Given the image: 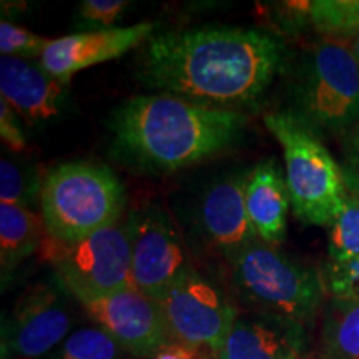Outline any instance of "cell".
<instances>
[{
    "mask_svg": "<svg viewBox=\"0 0 359 359\" xmlns=\"http://www.w3.org/2000/svg\"><path fill=\"white\" fill-rule=\"evenodd\" d=\"M285 43L245 27H201L151 35L137 74L147 88L200 105L238 110L255 105L275 80Z\"/></svg>",
    "mask_w": 359,
    "mask_h": 359,
    "instance_id": "6da1fadb",
    "label": "cell"
},
{
    "mask_svg": "<svg viewBox=\"0 0 359 359\" xmlns=\"http://www.w3.org/2000/svg\"><path fill=\"white\" fill-rule=\"evenodd\" d=\"M246 127L238 110L215 109L168 93L137 95L115 110V148L138 168L155 173L182 170L218 155Z\"/></svg>",
    "mask_w": 359,
    "mask_h": 359,
    "instance_id": "7a4b0ae2",
    "label": "cell"
},
{
    "mask_svg": "<svg viewBox=\"0 0 359 359\" xmlns=\"http://www.w3.org/2000/svg\"><path fill=\"white\" fill-rule=\"evenodd\" d=\"M238 294L255 313L309 330L323 313L326 286L320 271L258 240L226 258Z\"/></svg>",
    "mask_w": 359,
    "mask_h": 359,
    "instance_id": "3957f363",
    "label": "cell"
},
{
    "mask_svg": "<svg viewBox=\"0 0 359 359\" xmlns=\"http://www.w3.org/2000/svg\"><path fill=\"white\" fill-rule=\"evenodd\" d=\"M290 114L314 133L343 137L359 127V65L348 43L321 39L298 58Z\"/></svg>",
    "mask_w": 359,
    "mask_h": 359,
    "instance_id": "277c9868",
    "label": "cell"
},
{
    "mask_svg": "<svg viewBox=\"0 0 359 359\" xmlns=\"http://www.w3.org/2000/svg\"><path fill=\"white\" fill-rule=\"evenodd\" d=\"M39 201L45 233L72 243L118 223L125 188L105 165L70 161L45 175Z\"/></svg>",
    "mask_w": 359,
    "mask_h": 359,
    "instance_id": "5b68a950",
    "label": "cell"
},
{
    "mask_svg": "<svg viewBox=\"0 0 359 359\" xmlns=\"http://www.w3.org/2000/svg\"><path fill=\"white\" fill-rule=\"evenodd\" d=\"M264 125L283 148L286 187L296 219L311 226H331L348 195L338 161L320 135L290 111L264 115Z\"/></svg>",
    "mask_w": 359,
    "mask_h": 359,
    "instance_id": "8992f818",
    "label": "cell"
},
{
    "mask_svg": "<svg viewBox=\"0 0 359 359\" xmlns=\"http://www.w3.org/2000/svg\"><path fill=\"white\" fill-rule=\"evenodd\" d=\"M40 255L55 268L58 285L77 302L132 286L128 224L115 223L72 243L58 241L45 233Z\"/></svg>",
    "mask_w": 359,
    "mask_h": 359,
    "instance_id": "52a82bcc",
    "label": "cell"
},
{
    "mask_svg": "<svg viewBox=\"0 0 359 359\" xmlns=\"http://www.w3.org/2000/svg\"><path fill=\"white\" fill-rule=\"evenodd\" d=\"M163 311L170 339L210 349L217 356L240 309L208 278L190 268L156 299Z\"/></svg>",
    "mask_w": 359,
    "mask_h": 359,
    "instance_id": "ba28073f",
    "label": "cell"
},
{
    "mask_svg": "<svg viewBox=\"0 0 359 359\" xmlns=\"http://www.w3.org/2000/svg\"><path fill=\"white\" fill-rule=\"evenodd\" d=\"M132 238V286L155 302L193 268L183 238L158 206H147L128 222Z\"/></svg>",
    "mask_w": 359,
    "mask_h": 359,
    "instance_id": "9c48e42d",
    "label": "cell"
},
{
    "mask_svg": "<svg viewBox=\"0 0 359 359\" xmlns=\"http://www.w3.org/2000/svg\"><path fill=\"white\" fill-rule=\"evenodd\" d=\"M79 303L90 320L135 356H154L172 341L158 302L133 286L109 294L88 296Z\"/></svg>",
    "mask_w": 359,
    "mask_h": 359,
    "instance_id": "30bf717a",
    "label": "cell"
},
{
    "mask_svg": "<svg viewBox=\"0 0 359 359\" xmlns=\"http://www.w3.org/2000/svg\"><path fill=\"white\" fill-rule=\"evenodd\" d=\"M72 314L55 288L37 285L17 303L4 327L2 359H37L50 354L72 331Z\"/></svg>",
    "mask_w": 359,
    "mask_h": 359,
    "instance_id": "8fae6325",
    "label": "cell"
},
{
    "mask_svg": "<svg viewBox=\"0 0 359 359\" xmlns=\"http://www.w3.org/2000/svg\"><path fill=\"white\" fill-rule=\"evenodd\" d=\"M154 29L155 25L150 22H142L130 27L65 35L52 40L39 58V64L55 79L70 83V79L80 70L105 64L143 45L154 35Z\"/></svg>",
    "mask_w": 359,
    "mask_h": 359,
    "instance_id": "7c38bea8",
    "label": "cell"
},
{
    "mask_svg": "<svg viewBox=\"0 0 359 359\" xmlns=\"http://www.w3.org/2000/svg\"><path fill=\"white\" fill-rule=\"evenodd\" d=\"M0 95L27 123H43L64 110L69 83L25 58H0Z\"/></svg>",
    "mask_w": 359,
    "mask_h": 359,
    "instance_id": "4fadbf2b",
    "label": "cell"
},
{
    "mask_svg": "<svg viewBox=\"0 0 359 359\" xmlns=\"http://www.w3.org/2000/svg\"><path fill=\"white\" fill-rule=\"evenodd\" d=\"M246 175H231L213 183L200 203L201 228L226 258L259 240L246 210Z\"/></svg>",
    "mask_w": 359,
    "mask_h": 359,
    "instance_id": "5bb4252c",
    "label": "cell"
},
{
    "mask_svg": "<svg viewBox=\"0 0 359 359\" xmlns=\"http://www.w3.org/2000/svg\"><path fill=\"white\" fill-rule=\"evenodd\" d=\"M308 331L264 314L240 313L217 359H306Z\"/></svg>",
    "mask_w": 359,
    "mask_h": 359,
    "instance_id": "9a60e30c",
    "label": "cell"
},
{
    "mask_svg": "<svg viewBox=\"0 0 359 359\" xmlns=\"http://www.w3.org/2000/svg\"><path fill=\"white\" fill-rule=\"evenodd\" d=\"M246 210L258 238L268 245H280L288 230L291 208L286 178L275 160L258 163L246 175Z\"/></svg>",
    "mask_w": 359,
    "mask_h": 359,
    "instance_id": "2e32d148",
    "label": "cell"
},
{
    "mask_svg": "<svg viewBox=\"0 0 359 359\" xmlns=\"http://www.w3.org/2000/svg\"><path fill=\"white\" fill-rule=\"evenodd\" d=\"M43 236L42 218L32 210L19 205H0V271L4 285L20 263L40 251Z\"/></svg>",
    "mask_w": 359,
    "mask_h": 359,
    "instance_id": "e0dca14e",
    "label": "cell"
},
{
    "mask_svg": "<svg viewBox=\"0 0 359 359\" xmlns=\"http://www.w3.org/2000/svg\"><path fill=\"white\" fill-rule=\"evenodd\" d=\"M323 359H359V302L330 298L323 308Z\"/></svg>",
    "mask_w": 359,
    "mask_h": 359,
    "instance_id": "ac0fdd59",
    "label": "cell"
},
{
    "mask_svg": "<svg viewBox=\"0 0 359 359\" xmlns=\"http://www.w3.org/2000/svg\"><path fill=\"white\" fill-rule=\"evenodd\" d=\"M308 22L323 39L351 45L359 35V0H314Z\"/></svg>",
    "mask_w": 359,
    "mask_h": 359,
    "instance_id": "d6986e66",
    "label": "cell"
},
{
    "mask_svg": "<svg viewBox=\"0 0 359 359\" xmlns=\"http://www.w3.org/2000/svg\"><path fill=\"white\" fill-rule=\"evenodd\" d=\"M123 351L102 327H80L53 349L50 359H122Z\"/></svg>",
    "mask_w": 359,
    "mask_h": 359,
    "instance_id": "ffe728a7",
    "label": "cell"
},
{
    "mask_svg": "<svg viewBox=\"0 0 359 359\" xmlns=\"http://www.w3.org/2000/svg\"><path fill=\"white\" fill-rule=\"evenodd\" d=\"M327 255L331 263H349L359 258V196L348 191L343 208L331 224Z\"/></svg>",
    "mask_w": 359,
    "mask_h": 359,
    "instance_id": "44dd1931",
    "label": "cell"
},
{
    "mask_svg": "<svg viewBox=\"0 0 359 359\" xmlns=\"http://www.w3.org/2000/svg\"><path fill=\"white\" fill-rule=\"evenodd\" d=\"M52 40L37 35L8 20L0 22V52L2 57L29 58L42 57Z\"/></svg>",
    "mask_w": 359,
    "mask_h": 359,
    "instance_id": "7402d4cb",
    "label": "cell"
},
{
    "mask_svg": "<svg viewBox=\"0 0 359 359\" xmlns=\"http://www.w3.org/2000/svg\"><path fill=\"white\" fill-rule=\"evenodd\" d=\"M321 275L330 298L359 302V258L343 264L327 262Z\"/></svg>",
    "mask_w": 359,
    "mask_h": 359,
    "instance_id": "603a6c76",
    "label": "cell"
},
{
    "mask_svg": "<svg viewBox=\"0 0 359 359\" xmlns=\"http://www.w3.org/2000/svg\"><path fill=\"white\" fill-rule=\"evenodd\" d=\"M35 193L37 191H34V187L30 185V178L22 172L19 165L2 158L0 161V205H19L29 208Z\"/></svg>",
    "mask_w": 359,
    "mask_h": 359,
    "instance_id": "cb8c5ba5",
    "label": "cell"
},
{
    "mask_svg": "<svg viewBox=\"0 0 359 359\" xmlns=\"http://www.w3.org/2000/svg\"><path fill=\"white\" fill-rule=\"evenodd\" d=\"M128 2L125 0H83L79 7L82 24L93 27V30L114 29V24L120 19Z\"/></svg>",
    "mask_w": 359,
    "mask_h": 359,
    "instance_id": "d4e9b609",
    "label": "cell"
},
{
    "mask_svg": "<svg viewBox=\"0 0 359 359\" xmlns=\"http://www.w3.org/2000/svg\"><path fill=\"white\" fill-rule=\"evenodd\" d=\"M341 173L346 190L359 196V127L341 137Z\"/></svg>",
    "mask_w": 359,
    "mask_h": 359,
    "instance_id": "484cf974",
    "label": "cell"
},
{
    "mask_svg": "<svg viewBox=\"0 0 359 359\" xmlns=\"http://www.w3.org/2000/svg\"><path fill=\"white\" fill-rule=\"evenodd\" d=\"M17 111L7 102L0 100V137L13 151H22L27 147V138L22 132Z\"/></svg>",
    "mask_w": 359,
    "mask_h": 359,
    "instance_id": "4316f807",
    "label": "cell"
},
{
    "mask_svg": "<svg viewBox=\"0 0 359 359\" xmlns=\"http://www.w3.org/2000/svg\"><path fill=\"white\" fill-rule=\"evenodd\" d=\"M203 349L188 346V344L170 341V343L161 346L151 359H203Z\"/></svg>",
    "mask_w": 359,
    "mask_h": 359,
    "instance_id": "83f0119b",
    "label": "cell"
},
{
    "mask_svg": "<svg viewBox=\"0 0 359 359\" xmlns=\"http://www.w3.org/2000/svg\"><path fill=\"white\" fill-rule=\"evenodd\" d=\"M349 47H351L353 55H354V58H356V62H358V65H359V35H358L356 39L353 40V42H351V45H349Z\"/></svg>",
    "mask_w": 359,
    "mask_h": 359,
    "instance_id": "f1b7e54d",
    "label": "cell"
}]
</instances>
